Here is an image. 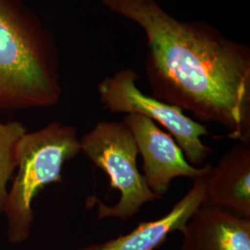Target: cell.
<instances>
[{"label":"cell","instance_id":"cell-1","mask_svg":"<svg viewBox=\"0 0 250 250\" xmlns=\"http://www.w3.org/2000/svg\"><path fill=\"white\" fill-rule=\"evenodd\" d=\"M142 29L154 98L224 126L250 143V49L200 21L175 18L157 0H101Z\"/></svg>","mask_w":250,"mask_h":250},{"label":"cell","instance_id":"cell-2","mask_svg":"<svg viewBox=\"0 0 250 250\" xmlns=\"http://www.w3.org/2000/svg\"><path fill=\"white\" fill-rule=\"evenodd\" d=\"M62 94L52 33L21 0H0V110L52 107Z\"/></svg>","mask_w":250,"mask_h":250},{"label":"cell","instance_id":"cell-3","mask_svg":"<svg viewBox=\"0 0 250 250\" xmlns=\"http://www.w3.org/2000/svg\"><path fill=\"white\" fill-rule=\"evenodd\" d=\"M80 152V138L71 125L53 122L23 135L19 144L16 174L3 211L9 242L28 239L35 218V197L45 186L61 182L63 165Z\"/></svg>","mask_w":250,"mask_h":250},{"label":"cell","instance_id":"cell-4","mask_svg":"<svg viewBox=\"0 0 250 250\" xmlns=\"http://www.w3.org/2000/svg\"><path fill=\"white\" fill-rule=\"evenodd\" d=\"M81 151L109 177V188L120 192L115 205L100 200L98 218L126 221L137 214L145 204L160 199L148 188L137 167L138 149L129 127L122 122H99L80 138Z\"/></svg>","mask_w":250,"mask_h":250},{"label":"cell","instance_id":"cell-5","mask_svg":"<svg viewBox=\"0 0 250 250\" xmlns=\"http://www.w3.org/2000/svg\"><path fill=\"white\" fill-rule=\"evenodd\" d=\"M139 79L140 75L132 69L104 78L98 85L100 103L111 113L139 114L157 122L174 137L191 165L202 164L212 152L201 139L208 134L205 125L187 116L178 107L144 94L137 86Z\"/></svg>","mask_w":250,"mask_h":250},{"label":"cell","instance_id":"cell-6","mask_svg":"<svg viewBox=\"0 0 250 250\" xmlns=\"http://www.w3.org/2000/svg\"><path fill=\"white\" fill-rule=\"evenodd\" d=\"M123 122L134 135L138 154L144 162V177L152 192L161 197L176 177L196 178L204 167L191 165L178 144L150 119L139 114H126Z\"/></svg>","mask_w":250,"mask_h":250},{"label":"cell","instance_id":"cell-7","mask_svg":"<svg viewBox=\"0 0 250 250\" xmlns=\"http://www.w3.org/2000/svg\"><path fill=\"white\" fill-rule=\"evenodd\" d=\"M180 250H250V219L200 206L181 229Z\"/></svg>","mask_w":250,"mask_h":250},{"label":"cell","instance_id":"cell-8","mask_svg":"<svg viewBox=\"0 0 250 250\" xmlns=\"http://www.w3.org/2000/svg\"><path fill=\"white\" fill-rule=\"evenodd\" d=\"M193 179L192 188L161 219L141 223L133 231L108 241L79 250H154L162 245L170 232L181 231L205 198L206 184L210 164Z\"/></svg>","mask_w":250,"mask_h":250},{"label":"cell","instance_id":"cell-9","mask_svg":"<svg viewBox=\"0 0 250 250\" xmlns=\"http://www.w3.org/2000/svg\"><path fill=\"white\" fill-rule=\"evenodd\" d=\"M203 205L250 219V143L238 142L216 166L210 164Z\"/></svg>","mask_w":250,"mask_h":250},{"label":"cell","instance_id":"cell-10","mask_svg":"<svg viewBox=\"0 0 250 250\" xmlns=\"http://www.w3.org/2000/svg\"><path fill=\"white\" fill-rule=\"evenodd\" d=\"M27 132L21 123L0 122V215L8 197V185L17 169L19 144Z\"/></svg>","mask_w":250,"mask_h":250}]
</instances>
